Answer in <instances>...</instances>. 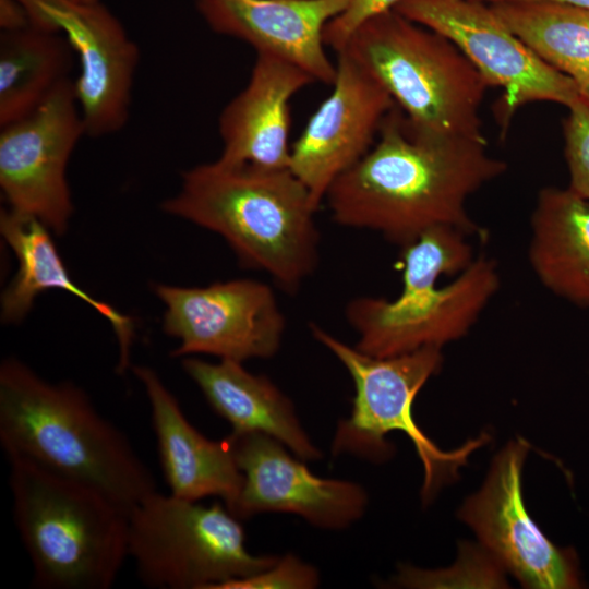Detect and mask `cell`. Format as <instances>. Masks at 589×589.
Segmentation results:
<instances>
[{"label": "cell", "mask_w": 589, "mask_h": 589, "mask_svg": "<svg viewBox=\"0 0 589 589\" xmlns=\"http://www.w3.org/2000/svg\"><path fill=\"white\" fill-rule=\"evenodd\" d=\"M486 145V140L422 131L396 106L378 140L324 200L337 224L376 231L401 248L441 225L484 238L468 199L507 171V163Z\"/></svg>", "instance_id": "obj_1"}, {"label": "cell", "mask_w": 589, "mask_h": 589, "mask_svg": "<svg viewBox=\"0 0 589 589\" xmlns=\"http://www.w3.org/2000/svg\"><path fill=\"white\" fill-rule=\"evenodd\" d=\"M145 388L159 464L173 496L199 501L220 497L231 510L243 483L229 437L213 441L200 433L158 374L144 365L133 366Z\"/></svg>", "instance_id": "obj_18"}, {"label": "cell", "mask_w": 589, "mask_h": 589, "mask_svg": "<svg viewBox=\"0 0 589 589\" xmlns=\"http://www.w3.org/2000/svg\"><path fill=\"white\" fill-rule=\"evenodd\" d=\"M128 556L141 581L159 589H216L278 560L248 551L244 529L225 505L204 506L158 491L129 512Z\"/></svg>", "instance_id": "obj_7"}, {"label": "cell", "mask_w": 589, "mask_h": 589, "mask_svg": "<svg viewBox=\"0 0 589 589\" xmlns=\"http://www.w3.org/2000/svg\"><path fill=\"white\" fill-rule=\"evenodd\" d=\"M84 135L72 79L31 115L1 127L0 187L9 208L63 235L73 213L67 167Z\"/></svg>", "instance_id": "obj_8"}, {"label": "cell", "mask_w": 589, "mask_h": 589, "mask_svg": "<svg viewBox=\"0 0 589 589\" xmlns=\"http://www.w3.org/2000/svg\"><path fill=\"white\" fill-rule=\"evenodd\" d=\"M567 108L563 129L568 188L589 201V104L581 97Z\"/></svg>", "instance_id": "obj_26"}, {"label": "cell", "mask_w": 589, "mask_h": 589, "mask_svg": "<svg viewBox=\"0 0 589 589\" xmlns=\"http://www.w3.org/2000/svg\"><path fill=\"white\" fill-rule=\"evenodd\" d=\"M182 368L233 433L269 435L303 460L322 457L303 430L292 401L265 375L247 371L241 362L212 363L191 356L183 358Z\"/></svg>", "instance_id": "obj_19"}, {"label": "cell", "mask_w": 589, "mask_h": 589, "mask_svg": "<svg viewBox=\"0 0 589 589\" xmlns=\"http://www.w3.org/2000/svg\"><path fill=\"white\" fill-rule=\"evenodd\" d=\"M341 50L416 128L485 141L480 107L490 85L447 37L388 9L358 25Z\"/></svg>", "instance_id": "obj_5"}, {"label": "cell", "mask_w": 589, "mask_h": 589, "mask_svg": "<svg viewBox=\"0 0 589 589\" xmlns=\"http://www.w3.org/2000/svg\"><path fill=\"white\" fill-rule=\"evenodd\" d=\"M313 337L347 369L353 385L351 414L338 421L332 443L334 456L349 454L374 462L393 455L386 436L394 431L412 441L424 470L421 497L429 502L436 491L457 476L486 435L469 441L453 452L440 449L417 425L412 405L424 384L443 365L442 348L424 347L388 358L365 354L330 335L316 324L310 325Z\"/></svg>", "instance_id": "obj_6"}, {"label": "cell", "mask_w": 589, "mask_h": 589, "mask_svg": "<svg viewBox=\"0 0 589 589\" xmlns=\"http://www.w3.org/2000/svg\"><path fill=\"white\" fill-rule=\"evenodd\" d=\"M542 61L580 87L589 77V10L553 0L489 3Z\"/></svg>", "instance_id": "obj_23"}, {"label": "cell", "mask_w": 589, "mask_h": 589, "mask_svg": "<svg viewBox=\"0 0 589 589\" xmlns=\"http://www.w3.org/2000/svg\"><path fill=\"white\" fill-rule=\"evenodd\" d=\"M320 584L315 567L304 563L293 554L278 557L276 563L253 576L233 579L216 589H312Z\"/></svg>", "instance_id": "obj_27"}, {"label": "cell", "mask_w": 589, "mask_h": 589, "mask_svg": "<svg viewBox=\"0 0 589 589\" xmlns=\"http://www.w3.org/2000/svg\"><path fill=\"white\" fill-rule=\"evenodd\" d=\"M581 97L589 104V77L588 80L579 87Z\"/></svg>", "instance_id": "obj_31"}, {"label": "cell", "mask_w": 589, "mask_h": 589, "mask_svg": "<svg viewBox=\"0 0 589 589\" xmlns=\"http://www.w3.org/2000/svg\"><path fill=\"white\" fill-rule=\"evenodd\" d=\"M529 448L524 438L510 441L494 457L484 484L466 500L459 517L524 587L580 588L575 552L552 543L526 509L521 476Z\"/></svg>", "instance_id": "obj_13"}, {"label": "cell", "mask_w": 589, "mask_h": 589, "mask_svg": "<svg viewBox=\"0 0 589 589\" xmlns=\"http://www.w3.org/2000/svg\"><path fill=\"white\" fill-rule=\"evenodd\" d=\"M481 1L492 3V2L513 1V0H481ZM553 1H560V2L577 5V7L585 8V9L589 10V0H553Z\"/></svg>", "instance_id": "obj_30"}, {"label": "cell", "mask_w": 589, "mask_h": 589, "mask_svg": "<svg viewBox=\"0 0 589 589\" xmlns=\"http://www.w3.org/2000/svg\"><path fill=\"white\" fill-rule=\"evenodd\" d=\"M315 80L300 68L257 53L245 87L223 109L218 159L231 165L289 168L290 99Z\"/></svg>", "instance_id": "obj_17"}, {"label": "cell", "mask_w": 589, "mask_h": 589, "mask_svg": "<svg viewBox=\"0 0 589 589\" xmlns=\"http://www.w3.org/2000/svg\"><path fill=\"white\" fill-rule=\"evenodd\" d=\"M351 0H195L216 33L251 45L332 84L336 65L325 51L324 29Z\"/></svg>", "instance_id": "obj_16"}, {"label": "cell", "mask_w": 589, "mask_h": 589, "mask_svg": "<svg viewBox=\"0 0 589 589\" xmlns=\"http://www.w3.org/2000/svg\"><path fill=\"white\" fill-rule=\"evenodd\" d=\"M500 286L496 261L481 254L444 287L399 293L393 300L356 298L346 308L347 321L358 334L356 348L376 358L443 348L469 333Z\"/></svg>", "instance_id": "obj_10"}, {"label": "cell", "mask_w": 589, "mask_h": 589, "mask_svg": "<svg viewBox=\"0 0 589 589\" xmlns=\"http://www.w3.org/2000/svg\"><path fill=\"white\" fill-rule=\"evenodd\" d=\"M73 49L60 33L26 28L0 34V128L35 111L71 79Z\"/></svg>", "instance_id": "obj_22"}, {"label": "cell", "mask_w": 589, "mask_h": 589, "mask_svg": "<svg viewBox=\"0 0 589 589\" xmlns=\"http://www.w3.org/2000/svg\"><path fill=\"white\" fill-rule=\"evenodd\" d=\"M29 25L28 13L19 0H0L1 32L19 31Z\"/></svg>", "instance_id": "obj_29"}, {"label": "cell", "mask_w": 589, "mask_h": 589, "mask_svg": "<svg viewBox=\"0 0 589 589\" xmlns=\"http://www.w3.org/2000/svg\"><path fill=\"white\" fill-rule=\"evenodd\" d=\"M161 208L221 236L243 266L284 290L296 291L317 266L318 208L289 168L201 164L182 173Z\"/></svg>", "instance_id": "obj_2"}, {"label": "cell", "mask_w": 589, "mask_h": 589, "mask_svg": "<svg viewBox=\"0 0 589 589\" xmlns=\"http://www.w3.org/2000/svg\"><path fill=\"white\" fill-rule=\"evenodd\" d=\"M164 302L163 329L180 341L172 357L211 354L243 362L280 348L286 320L273 289L253 279L205 287L153 286Z\"/></svg>", "instance_id": "obj_9"}, {"label": "cell", "mask_w": 589, "mask_h": 589, "mask_svg": "<svg viewBox=\"0 0 589 589\" xmlns=\"http://www.w3.org/2000/svg\"><path fill=\"white\" fill-rule=\"evenodd\" d=\"M528 261L556 297L589 308V201L567 188H542L530 217Z\"/></svg>", "instance_id": "obj_21"}, {"label": "cell", "mask_w": 589, "mask_h": 589, "mask_svg": "<svg viewBox=\"0 0 589 589\" xmlns=\"http://www.w3.org/2000/svg\"><path fill=\"white\" fill-rule=\"evenodd\" d=\"M0 231L17 257L19 269L1 296V320L20 323L31 311L35 298L47 289H62L77 297L111 325L119 349L117 373L130 368L134 322L110 304L83 290L71 278L59 255L49 229L38 219L10 208L1 209Z\"/></svg>", "instance_id": "obj_20"}, {"label": "cell", "mask_w": 589, "mask_h": 589, "mask_svg": "<svg viewBox=\"0 0 589 589\" xmlns=\"http://www.w3.org/2000/svg\"><path fill=\"white\" fill-rule=\"evenodd\" d=\"M13 515L43 589H109L128 556L129 512L98 489L9 457Z\"/></svg>", "instance_id": "obj_4"}, {"label": "cell", "mask_w": 589, "mask_h": 589, "mask_svg": "<svg viewBox=\"0 0 589 589\" xmlns=\"http://www.w3.org/2000/svg\"><path fill=\"white\" fill-rule=\"evenodd\" d=\"M504 566L482 545L462 543L456 564L446 569L426 570L401 566L396 585L408 588H504Z\"/></svg>", "instance_id": "obj_25"}, {"label": "cell", "mask_w": 589, "mask_h": 589, "mask_svg": "<svg viewBox=\"0 0 589 589\" xmlns=\"http://www.w3.org/2000/svg\"><path fill=\"white\" fill-rule=\"evenodd\" d=\"M468 232L441 225L428 229L402 248V288L400 294L435 289L442 276L456 277L474 261Z\"/></svg>", "instance_id": "obj_24"}, {"label": "cell", "mask_w": 589, "mask_h": 589, "mask_svg": "<svg viewBox=\"0 0 589 589\" xmlns=\"http://www.w3.org/2000/svg\"><path fill=\"white\" fill-rule=\"evenodd\" d=\"M228 437L243 474L239 497L230 510L239 519L281 512L321 528L341 529L362 517L368 496L358 483L314 476L269 435L231 432Z\"/></svg>", "instance_id": "obj_15"}, {"label": "cell", "mask_w": 589, "mask_h": 589, "mask_svg": "<svg viewBox=\"0 0 589 589\" xmlns=\"http://www.w3.org/2000/svg\"><path fill=\"white\" fill-rule=\"evenodd\" d=\"M401 0H351L348 8L325 26L324 43L340 51L352 32L368 17L393 9Z\"/></svg>", "instance_id": "obj_28"}, {"label": "cell", "mask_w": 589, "mask_h": 589, "mask_svg": "<svg viewBox=\"0 0 589 589\" xmlns=\"http://www.w3.org/2000/svg\"><path fill=\"white\" fill-rule=\"evenodd\" d=\"M393 9L453 41L490 86L504 92V112L536 101L569 107L579 86L533 53L481 0H401Z\"/></svg>", "instance_id": "obj_11"}, {"label": "cell", "mask_w": 589, "mask_h": 589, "mask_svg": "<svg viewBox=\"0 0 589 589\" xmlns=\"http://www.w3.org/2000/svg\"><path fill=\"white\" fill-rule=\"evenodd\" d=\"M337 53L333 91L290 151L289 169L317 208L332 184L371 149L384 118L396 107L386 89L348 52Z\"/></svg>", "instance_id": "obj_14"}, {"label": "cell", "mask_w": 589, "mask_h": 589, "mask_svg": "<svg viewBox=\"0 0 589 589\" xmlns=\"http://www.w3.org/2000/svg\"><path fill=\"white\" fill-rule=\"evenodd\" d=\"M0 442L8 458L92 485L128 512L157 491L127 435L81 387L47 382L16 358L0 365Z\"/></svg>", "instance_id": "obj_3"}, {"label": "cell", "mask_w": 589, "mask_h": 589, "mask_svg": "<svg viewBox=\"0 0 589 589\" xmlns=\"http://www.w3.org/2000/svg\"><path fill=\"white\" fill-rule=\"evenodd\" d=\"M19 1L32 26L62 34L76 55L80 73L74 86L86 135L120 131L130 116L140 52L118 19L100 1Z\"/></svg>", "instance_id": "obj_12"}, {"label": "cell", "mask_w": 589, "mask_h": 589, "mask_svg": "<svg viewBox=\"0 0 589 589\" xmlns=\"http://www.w3.org/2000/svg\"><path fill=\"white\" fill-rule=\"evenodd\" d=\"M74 1L82 2V3H93V2H98L100 0H74Z\"/></svg>", "instance_id": "obj_32"}]
</instances>
